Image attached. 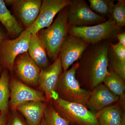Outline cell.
<instances>
[{
	"label": "cell",
	"instance_id": "1",
	"mask_svg": "<svg viewBox=\"0 0 125 125\" xmlns=\"http://www.w3.org/2000/svg\"><path fill=\"white\" fill-rule=\"evenodd\" d=\"M111 42L104 40L89 44L78 61L79 67L75 76L84 89L92 91L103 80L108 73V50Z\"/></svg>",
	"mask_w": 125,
	"mask_h": 125
},
{
	"label": "cell",
	"instance_id": "2",
	"mask_svg": "<svg viewBox=\"0 0 125 125\" xmlns=\"http://www.w3.org/2000/svg\"><path fill=\"white\" fill-rule=\"evenodd\" d=\"M69 6L62 9L52 24L37 34L45 47L48 56L53 62L57 58L70 25L67 20Z\"/></svg>",
	"mask_w": 125,
	"mask_h": 125
},
{
	"label": "cell",
	"instance_id": "3",
	"mask_svg": "<svg viewBox=\"0 0 125 125\" xmlns=\"http://www.w3.org/2000/svg\"><path fill=\"white\" fill-rule=\"evenodd\" d=\"M78 67L77 61L67 71L62 72L58 78L55 92L63 100L86 106L91 91L82 88L76 79L75 74Z\"/></svg>",
	"mask_w": 125,
	"mask_h": 125
},
{
	"label": "cell",
	"instance_id": "4",
	"mask_svg": "<svg viewBox=\"0 0 125 125\" xmlns=\"http://www.w3.org/2000/svg\"><path fill=\"white\" fill-rule=\"evenodd\" d=\"M51 102L54 109L62 118L70 124L76 125H99L96 113L84 105L65 101L58 97L57 94Z\"/></svg>",
	"mask_w": 125,
	"mask_h": 125
},
{
	"label": "cell",
	"instance_id": "5",
	"mask_svg": "<svg viewBox=\"0 0 125 125\" xmlns=\"http://www.w3.org/2000/svg\"><path fill=\"white\" fill-rule=\"evenodd\" d=\"M111 18L104 22L92 26L75 27L70 26L68 33L79 37L89 44L93 45L104 40L116 37L120 30Z\"/></svg>",
	"mask_w": 125,
	"mask_h": 125
},
{
	"label": "cell",
	"instance_id": "6",
	"mask_svg": "<svg viewBox=\"0 0 125 125\" xmlns=\"http://www.w3.org/2000/svg\"><path fill=\"white\" fill-rule=\"evenodd\" d=\"M32 34L24 30L16 38L5 39L0 43V66L13 74L14 64L19 55L28 52Z\"/></svg>",
	"mask_w": 125,
	"mask_h": 125
},
{
	"label": "cell",
	"instance_id": "7",
	"mask_svg": "<svg viewBox=\"0 0 125 125\" xmlns=\"http://www.w3.org/2000/svg\"><path fill=\"white\" fill-rule=\"evenodd\" d=\"M67 20L70 26L84 27L104 22L107 19L99 15L84 0H72L69 6Z\"/></svg>",
	"mask_w": 125,
	"mask_h": 125
},
{
	"label": "cell",
	"instance_id": "8",
	"mask_svg": "<svg viewBox=\"0 0 125 125\" xmlns=\"http://www.w3.org/2000/svg\"><path fill=\"white\" fill-rule=\"evenodd\" d=\"M71 0H43L42 1L39 13L35 22L25 30L32 35H36L41 30L49 27L53 22L57 14L69 6Z\"/></svg>",
	"mask_w": 125,
	"mask_h": 125
},
{
	"label": "cell",
	"instance_id": "9",
	"mask_svg": "<svg viewBox=\"0 0 125 125\" xmlns=\"http://www.w3.org/2000/svg\"><path fill=\"white\" fill-rule=\"evenodd\" d=\"M9 88L10 111L15 109L20 104L28 101H40L47 102L45 95L41 90H37L26 85L13 75L10 76Z\"/></svg>",
	"mask_w": 125,
	"mask_h": 125
},
{
	"label": "cell",
	"instance_id": "10",
	"mask_svg": "<svg viewBox=\"0 0 125 125\" xmlns=\"http://www.w3.org/2000/svg\"><path fill=\"white\" fill-rule=\"evenodd\" d=\"M41 68L30 56L28 52L21 54L16 58L13 74L19 80L33 88L38 86V79Z\"/></svg>",
	"mask_w": 125,
	"mask_h": 125
},
{
	"label": "cell",
	"instance_id": "11",
	"mask_svg": "<svg viewBox=\"0 0 125 125\" xmlns=\"http://www.w3.org/2000/svg\"><path fill=\"white\" fill-rule=\"evenodd\" d=\"M4 1L6 5L12 6L18 22L25 30L36 20L42 3L41 0H6Z\"/></svg>",
	"mask_w": 125,
	"mask_h": 125
},
{
	"label": "cell",
	"instance_id": "12",
	"mask_svg": "<svg viewBox=\"0 0 125 125\" xmlns=\"http://www.w3.org/2000/svg\"><path fill=\"white\" fill-rule=\"evenodd\" d=\"M89 45L80 38L68 34L59 54L63 72L67 71L80 60Z\"/></svg>",
	"mask_w": 125,
	"mask_h": 125
},
{
	"label": "cell",
	"instance_id": "13",
	"mask_svg": "<svg viewBox=\"0 0 125 125\" xmlns=\"http://www.w3.org/2000/svg\"><path fill=\"white\" fill-rule=\"evenodd\" d=\"M63 72L60 56L45 69H41L38 86L45 95L47 103L50 102L56 94L55 91L59 76Z\"/></svg>",
	"mask_w": 125,
	"mask_h": 125
},
{
	"label": "cell",
	"instance_id": "14",
	"mask_svg": "<svg viewBox=\"0 0 125 125\" xmlns=\"http://www.w3.org/2000/svg\"><path fill=\"white\" fill-rule=\"evenodd\" d=\"M120 98L101 83L92 91L86 107L94 113L118 102Z\"/></svg>",
	"mask_w": 125,
	"mask_h": 125
},
{
	"label": "cell",
	"instance_id": "15",
	"mask_svg": "<svg viewBox=\"0 0 125 125\" xmlns=\"http://www.w3.org/2000/svg\"><path fill=\"white\" fill-rule=\"evenodd\" d=\"M47 103L40 101H28L20 104L16 109L30 125H39L43 118Z\"/></svg>",
	"mask_w": 125,
	"mask_h": 125
},
{
	"label": "cell",
	"instance_id": "16",
	"mask_svg": "<svg viewBox=\"0 0 125 125\" xmlns=\"http://www.w3.org/2000/svg\"><path fill=\"white\" fill-rule=\"evenodd\" d=\"M125 103L118 101L96 113L99 125H124Z\"/></svg>",
	"mask_w": 125,
	"mask_h": 125
},
{
	"label": "cell",
	"instance_id": "17",
	"mask_svg": "<svg viewBox=\"0 0 125 125\" xmlns=\"http://www.w3.org/2000/svg\"><path fill=\"white\" fill-rule=\"evenodd\" d=\"M28 52L30 56L41 69H45L51 64L45 47L37 35H32Z\"/></svg>",
	"mask_w": 125,
	"mask_h": 125
},
{
	"label": "cell",
	"instance_id": "18",
	"mask_svg": "<svg viewBox=\"0 0 125 125\" xmlns=\"http://www.w3.org/2000/svg\"><path fill=\"white\" fill-rule=\"evenodd\" d=\"M0 22L9 36L16 38L23 31V28L7 9L4 0H0Z\"/></svg>",
	"mask_w": 125,
	"mask_h": 125
},
{
	"label": "cell",
	"instance_id": "19",
	"mask_svg": "<svg viewBox=\"0 0 125 125\" xmlns=\"http://www.w3.org/2000/svg\"><path fill=\"white\" fill-rule=\"evenodd\" d=\"M108 73L104 79L102 83L114 94L119 97L120 101L125 102V80L108 66Z\"/></svg>",
	"mask_w": 125,
	"mask_h": 125
},
{
	"label": "cell",
	"instance_id": "20",
	"mask_svg": "<svg viewBox=\"0 0 125 125\" xmlns=\"http://www.w3.org/2000/svg\"><path fill=\"white\" fill-rule=\"evenodd\" d=\"M10 74L7 70L3 69L0 77V112L9 114V102L10 97L9 88Z\"/></svg>",
	"mask_w": 125,
	"mask_h": 125
},
{
	"label": "cell",
	"instance_id": "21",
	"mask_svg": "<svg viewBox=\"0 0 125 125\" xmlns=\"http://www.w3.org/2000/svg\"><path fill=\"white\" fill-rule=\"evenodd\" d=\"M114 0H89V6L99 15L108 19L111 17L113 7Z\"/></svg>",
	"mask_w": 125,
	"mask_h": 125
},
{
	"label": "cell",
	"instance_id": "22",
	"mask_svg": "<svg viewBox=\"0 0 125 125\" xmlns=\"http://www.w3.org/2000/svg\"><path fill=\"white\" fill-rule=\"evenodd\" d=\"M45 125H70L68 121L62 118L54 109L51 103H47L43 117Z\"/></svg>",
	"mask_w": 125,
	"mask_h": 125
},
{
	"label": "cell",
	"instance_id": "23",
	"mask_svg": "<svg viewBox=\"0 0 125 125\" xmlns=\"http://www.w3.org/2000/svg\"><path fill=\"white\" fill-rule=\"evenodd\" d=\"M117 28L121 29L125 26V1L118 0L114 4L110 18Z\"/></svg>",
	"mask_w": 125,
	"mask_h": 125
},
{
	"label": "cell",
	"instance_id": "24",
	"mask_svg": "<svg viewBox=\"0 0 125 125\" xmlns=\"http://www.w3.org/2000/svg\"><path fill=\"white\" fill-rule=\"evenodd\" d=\"M108 66L113 71L125 80V61L122 60L114 54L109 47L108 55Z\"/></svg>",
	"mask_w": 125,
	"mask_h": 125
},
{
	"label": "cell",
	"instance_id": "25",
	"mask_svg": "<svg viewBox=\"0 0 125 125\" xmlns=\"http://www.w3.org/2000/svg\"><path fill=\"white\" fill-rule=\"evenodd\" d=\"M6 125H30L24 117L16 109L9 112Z\"/></svg>",
	"mask_w": 125,
	"mask_h": 125
},
{
	"label": "cell",
	"instance_id": "26",
	"mask_svg": "<svg viewBox=\"0 0 125 125\" xmlns=\"http://www.w3.org/2000/svg\"><path fill=\"white\" fill-rule=\"evenodd\" d=\"M110 47L114 54L118 58L125 61V47L119 43L116 44L111 43Z\"/></svg>",
	"mask_w": 125,
	"mask_h": 125
},
{
	"label": "cell",
	"instance_id": "27",
	"mask_svg": "<svg viewBox=\"0 0 125 125\" xmlns=\"http://www.w3.org/2000/svg\"><path fill=\"white\" fill-rule=\"evenodd\" d=\"M9 114L0 113V125H6Z\"/></svg>",
	"mask_w": 125,
	"mask_h": 125
},
{
	"label": "cell",
	"instance_id": "28",
	"mask_svg": "<svg viewBox=\"0 0 125 125\" xmlns=\"http://www.w3.org/2000/svg\"><path fill=\"white\" fill-rule=\"evenodd\" d=\"M117 38L119 40V43L125 47V32H123L122 33H118L117 35Z\"/></svg>",
	"mask_w": 125,
	"mask_h": 125
},
{
	"label": "cell",
	"instance_id": "29",
	"mask_svg": "<svg viewBox=\"0 0 125 125\" xmlns=\"http://www.w3.org/2000/svg\"><path fill=\"white\" fill-rule=\"evenodd\" d=\"M8 39L7 34L4 32L2 28L0 27V43L5 39Z\"/></svg>",
	"mask_w": 125,
	"mask_h": 125
},
{
	"label": "cell",
	"instance_id": "30",
	"mask_svg": "<svg viewBox=\"0 0 125 125\" xmlns=\"http://www.w3.org/2000/svg\"><path fill=\"white\" fill-rule=\"evenodd\" d=\"M39 125H45V123H44V121H43V118H42V120L41 121V122Z\"/></svg>",
	"mask_w": 125,
	"mask_h": 125
},
{
	"label": "cell",
	"instance_id": "31",
	"mask_svg": "<svg viewBox=\"0 0 125 125\" xmlns=\"http://www.w3.org/2000/svg\"><path fill=\"white\" fill-rule=\"evenodd\" d=\"M3 70V68H2V67H1V66H0V73H1V72L2 71V70Z\"/></svg>",
	"mask_w": 125,
	"mask_h": 125
},
{
	"label": "cell",
	"instance_id": "32",
	"mask_svg": "<svg viewBox=\"0 0 125 125\" xmlns=\"http://www.w3.org/2000/svg\"><path fill=\"white\" fill-rule=\"evenodd\" d=\"M72 124V125H75V124Z\"/></svg>",
	"mask_w": 125,
	"mask_h": 125
},
{
	"label": "cell",
	"instance_id": "33",
	"mask_svg": "<svg viewBox=\"0 0 125 125\" xmlns=\"http://www.w3.org/2000/svg\"></svg>",
	"mask_w": 125,
	"mask_h": 125
}]
</instances>
